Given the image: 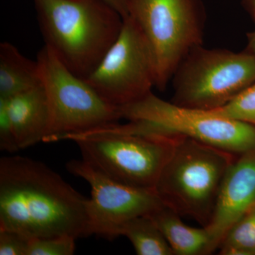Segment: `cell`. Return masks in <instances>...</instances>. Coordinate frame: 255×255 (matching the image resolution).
Returning <instances> with one entry per match:
<instances>
[{"instance_id":"20","label":"cell","mask_w":255,"mask_h":255,"mask_svg":"<svg viewBox=\"0 0 255 255\" xmlns=\"http://www.w3.org/2000/svg\"><path fill=\"white\" fill-rule=\"evenodd\" d=\"M29 241L15 231L0 230V255H26Z\"/></svg>"},{"instance_id":"8","label":"cell","mask_w":255,"mask_h":255,"mask_svg":"<svg viewBox=\"0 0 255 255\" xmlns=\"http://www.w3.org/2000/svg\"><path fill=\"white\" fill-rule=\"evenodd\" d=\"M148 42L155 67V87L165 90L178 65L203 45L204 18L196 0H131L130 14Z\"/></svg>"},{"instance_id":"19","label":"cell","mask_w":255,"mask_h":255,"mask_svg":"<svg viewBox=\"0 0 255 255\" xmlns=\"http://www.w3.org/2000/svg\"><path fill=\"white\" fill-rule=\"evenodd\" d=\"M0 149L10 153L20 150L6 99L0 97Z\"/></svg>"},{"instance_id":"5","label":"cell","mask_w":255,"mask_h":255,"mask_svg":"<svg viewBox=\"0 0 255 255\" xmlns=\"http://www.w3.org/2000/svg\"><path fill=\"white\" fill-rule=\"evenodd\" d=\"M171 81L175 105L211 111L224 107L255 83V60L248 52L194 47Z\"/></svg>"},{"instance_id":"18","label":"cell","mask_w":255,"mask_h":255,"mask_svg":"<svg viewBox=\"0 0 255 255\" xmlns=\"http://www.w3.org/2000/svg\"><path fill=\"white\" fill-rule=\"evenodd\" d=\"M76 240L69 236L33 238L30 239L26 255H72Z\"/></svg>"},{"instance_id":"4","label":"cell","mask_w":255,"mask_h":255,"mask_svg":"<svg viewBox=\"0 0 255 255\" xmlns=\"http://www.w3.org/2000/svg\"><path fill=\"white\" fill-rule=\"evenodd\" d=\"M237 155L178 136L155 191L164 205L206 227L223 179Z\"/></svg>"},{"instance_id":"9","label":"cell","mask_w":255,"mask_h":255,"mask_svg":"<svg viewBox=\"0 0 255 255\" xmlns=\"http://www.w3.org/2000/svg\"><path fill=\"white\" fill-rule=\"evenodd\" d=\"M85 81L116 107L133 103L155 87V67L148 42L136 21L124 18L118 38Z\"/></svg>"},{"instance_id":"21","label":"cell","mask_w":255,"mask_h":255,"mask_svg":"<svg viewBox=\"0 0 255 255\" xmlns=\"http://www.w3.org/2000/svg\"><path fill=\"white\" fill-rule=\"evenodd\" d=\"M103 1L119 11L124 18L129 16L131 0H103Z\"/></svg>"},{"instance_id":"17","label":"cell","mask_w":255,"mask_h":255,"mask_svg":"<svg viewBox=\"0 0 255 255\" xmlns=\"http://www.w3.org/2000/svg\"><path fill=\"white\" fill-rule=\"evenodd\" d=\"M211 111L223 117L238 119L255 126V83L228 105Z\"/></svg>"},{"instance_id":"1","label":"cell","mask_w":255,"mask_h":255,"mask_svg":"<svg viewBox=\"0 0 255 255\" xmlns=\"http://www.w3.org/2000/svg\"><path fill=\"white\" fill-rule=\"evenodd\" d=\"M88 201L43 162L22 156L0 159V230L28 239L87 237Z\"/></svg>"},{"instance_id":"10","label":"cell","mask_w":255,"mask_h":255,"mask_svg":"<svg viewBox=\"0 0 255 255\" xmlns=\"http://www.w3.org/2000/svg\"><path fill=\"white\" fill-rule=\"evenodd\" d=\"M66 168L91 187L87 203L90 236L112 241L119 237V230L129 220L147 216L165 206L155 190L116 182L82 159L69 161Z\"/></svg>"},{"instance_id":"6","label":"cell","mask_w":255,"mask_h":255,"mask_svg":"<svg viewBox=\"0 0 255 255\" xmlns=\"http://www.w3.org/2000/svg\"><path fill=\"white\" fill-rule=\"evenodd\" d=\"M177 137L82 132L62 140L75 142L84 161L116 182L155 190Z\"/></svg>"},{"instance_id":"2","label":"cell","mask_w":255,"mask_h":255,"mask_svg":"<svg viewBox=\"0 0 255 255\" xmlns=\"http://www.w3.org/2000/svg\"><path fill=\"white\" fill-rule=\"evenodd\" d=\"M32 1L45 46L86 79L118 38L123 16L103 0Z\"/></svg>"},{"instance_id":"3","label":"cell","mask_w":255,"mask_h":255,"mask_svg":"<svg viewBox=\"0 0 255 255\" xmlns=\"http://www.w3.org/2000/svg\"><path fill=\"white\" fill-rule=\"evenodd\" d=\"M119 111L128 123L114 124L116 133L189 137L236 155L255 150L253 124L175 105L152 92Z\"/></svg>"},{"instance_id":"22","label":"cell","mask_w":255,"mask_h":255,"mask_svg":"<svg viewBox=\"0 0 255 255\" xmlns=\"http://www.w3.org/2000/svg\"><path fill=\"white\" fill-rule=\"evenodd\" d=\"M246 51L250 53L255 60V30L248 35V46Z\"/></svg>"},{"instance_id":"16","label":"cell","mask_w":255,"mask_h":255,"mask_svg":"<svg viewBox=\"0 0 255 255\" xmlns=\"http://www.w3.org/2000/svg\"><path fill=\"white\" fill-rule=\"evenodd\" d=\"M219 250L223 255H255V206L229 230Z\"/></svg>"},{"instance_id":"23","label":"cell","mask_w":255,"mask_h":255,"mask_svg":"<svg viewBox=\"0 0 255 255\" xmlns=\"http://www.w3.org/2000/svg\"><path fill=\"white\" fill-rule=\"evenodd\" d=\"M252 6H253V14L255 18V0H251Z\"/></svg>"},{"instance_id":"7","label":"cell","mask_w":255,"mask_h":255,"mask_svg":"<svg viewBox=\"0 0 255 255\" xmlns=\"http://www.w3.org/2000/svg\"><path fill=\"white\" fill-rule=\"evenodd\" d=\"M36 61L50 112L43 142L59 141L65 135L118 123V107L106 102L85 80L69 70L48 47L38 52Z\"/></svg>"},{"instance_id":"14","label":"cell","mask_w":255,"mask_h":255,"mask_svg":"<svg viewBox=\"0 0 255 255\" xmlns=\"http://www.w3.org/2000/svg\"><path fill=\"white\" fill-rule=\"evenodd\" d=\"M42 84L37 61L26 58L11 43L0 44V97L9 99Z\"/></svg>"},{"instance_id":"15","label":"cell","mask_w":255,"mask_h":255,"mask_svg":"<svg viewBox=\"0 0 255 255\" xmlns=\"http://www.w3.org/2000/svg\"><path fill=\"white\" fill-rule=\"evenodd\" d=\"M138 255H173L169 243L149 216H137L128 221L119 230Z\"/></svg>"},{"instance_id":"12","label":"cell","mask_w":255,"mask_h":255,"mask_svg":"<svg viewBox=\"0 0 255 255\" xmlns=\"http://www.w3.org/2000/svg\"><path fill=\"white\" fill-rule=\"evenodd\" d=\"M6 100L20 150L43 141L49 127L50 112L43 85Z\"/></svg>"},{"instance_id":"13","label":"cell","mask_w":255,"mask_h":255,"mask_svg":"<svg viewBox=\"0 0 255 255\" xmlns=\"http://www.w3.org/2000/svg\"><path fill=\"white\" fill-rule=\"evenodd\" d=\"M176 255H205L214 253L205 227L194 228L183 222L181 216L164 206L150 215Z\"/></svg>"},{"instance_id":"11","label":"cell","mask_w":255,"mask_h":255,"mask_svg":"<svg viewBox=\"0 0 255 255\" xmlns=\"http://www.w3.org/2000/svg\"><path fill=\"white\" fill-rule=\"evenodd\" d=\"M255 206V150L237 155L220 189L212 217L205 227L213 251L229 230Z\"/></svg>"}]
</instances>
